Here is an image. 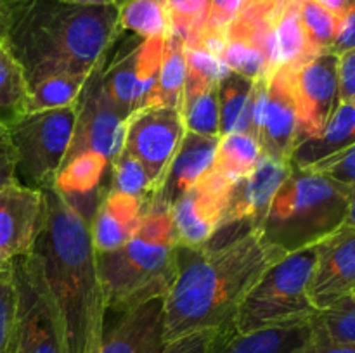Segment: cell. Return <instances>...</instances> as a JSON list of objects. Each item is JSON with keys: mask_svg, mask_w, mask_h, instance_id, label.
<instances>
[{"mask_svg": "<svg viewBox=\"0 0 355 353\" xmlns=\"http://www.w3.org/2000/svg\"><path fill=\"white\" fill-rule=\"evenodd\" d=\"M186 61L187 73L198 76L207 83H218L229 73L224 59L205 51L200 45L186 44Z\"/></svg>", "mask_w": 355, "mask_h": 353, "instance_id": "37", "label": "cell"}, {"mask_svg": "<svg viewBox=\"0 0 355 353\" xmlns=\"http://www.w3.org/2000/svg\"><path fill=\"white\" fill-rule=\"evenodd\" d=\"M104 57L87 76L85 85L80 92L76 102L78 113H76L75 135L66 156L94 152L107 163H113V159L123 149L127 116L118 109L116 104L104 90L103 78H101Z\"/></svg>", "mask_w": 355, "mask_h": 353, "instance_id": "10", "label": "cell"}, {"mask_svg": "<svg viewBox=\"0 0 355 353\" xmlns=\"http://www.w3.org/2000/svg\"><path fill=\"white\" fill-rule=\"evenodd\" d=\"M262 158L263 151L259 138L246 132H231L218 138L217 154L211 168L225 180L236 183L248 175Z\"/></svg>", "mask_w": 355, "mask_h": 353, "instance_id": "26", "label": "cell"}, {"mask_svg": "<svg viewBox=\"0 0 355 353\" xmlns=\"http://www.w3.org/2000/svg\"><path fill=\"white\" fill-rule=\"evenodd\" d=\"M175 248L172 208L149 201L141 225L121 248L96 253L107 314L165 296L175 277Z\"/></svg>", "mask_w": 355, "mask_h": 353, "instance_id": "4", "label": "cell"}, {"mask_svg": "<svg viewBox=\"0 0 355 353\" xmlns=\"http://www.w3.org/2000/svg\"><path fill=\"white\" fill-rule=\"evenodd\" d=\"M311 336L335 343H355V301L347 298L315 311L311 318Z\"/></svg>", "mask_w": 355, "mask_h": 353, "instance_id": "33", "label": "cell"}, {"mask_svg": "<svg viewBox=\"0 0 355 353\" xmlns=\"http://www.w3.org/2000/svg\"><path fill=\"white\" fill-rule=\"evenodd\" d=\"M68 3H76V6H118L120 0H62Z\"/></svg>", "mask_w": 355, "mask_h": 353, "instance_id": "47", "label": "cell"}, {"mask_svg": "<svg viewBox=\"0 0 355 353\" xmlns=\"http://www.w3.org/2000/svg\"><path fill=\"white\" fill-rule=\"evenodd\" d=\"M288 173L290 163L263 154L259 165L231 187L220 227L231 224H248L259 230L274 194L277 192Z\"/></svg>", "mask_w": 355, "mask_h": 353, "instance_id": "18", "label": "cell"}, {"mask_svg": "<svg viewBox=\"0 0 355 353\" xmlns=\"http://www.w3.org/2000/svg\"><path fill=\"white\" fill-rule=\"evenodd\" d=\"M279 258L257 230L218 244H177L175 277L165 294L166 341L234 324L243 298Z\"/></svg>", "mask_w": 355, "mask_h": 353, "instance_id": "2", "label": "cell"}, {"mask_svg": "<svg viewBox=\"0 0 355 353\" xmlns=\"http://www.w3.org/2000/svg\"><path fill=\"white\" fill-rule=\"evenodd\" d=\"M288 69L300 118V144L305 138L319 134L338 107V54L321 52L297 68Z\"/></svg>", "mask_w": 355, "mask_h": 353, "instance_id": "12", "label": "cell"}, {"mask_svg": "<svg viewBox=\"0 0 355 353\" xmlns=\"http://www.w3.org/2000/svg\"><path fill=\"white\" fill-rule=\"evenodd\" d=\"M44 208V192L16 180L0 189V262L31 251L38 234Z\"/></svg>", "mask_w": 355, "mask_h": 353, "instance_id": "15", "label": "cell"}, {"mask_svg": "<svg viewBox=\"0 0 355 353\" xmlns=\"http://www.w3.org/2000/svg\"><path fill=\"white\" fill-rule=\"evenodd\" d=\"M229 71L239 73L250 80L270 78L274 75L267 54L257 42L227 31V45L222 54Z\"/></svg>", "mask_w": 355, "mask_h": 353, "instance_id": "31", "label": "cell"}, {"mask_svg": "<svg viewBox=\"0 0 355 353\" xmlns=\"http://www.w3.org/2000/svg\"><path fill=\"white\" fill-rule=\"evenodd\" d=\"M350 196V187L322 172L290 165L257 232L279 256L314 248L345 225Z\"/></svg>", "mask_w": 355, "mask_h": 353, "instance_id": "5", "label": "cell"}, {"mask_svg": "<svg viewBox=\"0 0 355 353\" xmlns=\"http://www.w3.org/2000/svg\"><path fill=\"white\" fill-rule=\"evenodd\" d=\"M76 104L28 113L9 130L16 152L14 180L35 190L55 185L76 127Z\"/></svg>", "mask_w": 355, "mask_h": 353, "instance_id": "7", "label": "cell"}, {"mask_svg": "<svg viewBox=\"0 0 355 353\" xmlns=\"http://www.w3.org/2000/svg\"><path fill=\"white\" fill-rule=\"evenodd\" d=\"M120 31L118 6L28 0L3 44L30 87L52 75L89 76Z\"/></svg>", "mask_w": 355, "mask_h": 353, "instance_id": "3", "label": "cell"}, {"mask_svg": "<svg viewBox=\"0 0 355 353\" xmlns=\"http://www.w3.org/2000/svg\"><path fill=\"white\" fill-rule=\"evenodd\" d=\"M300 137V118L291 87L290 69L277 68L270 76L259 142L263 154L290 163Z\"/></svg>", "mask_w": 355, "mask_h": 353, "instance_id": "17", "label": "cell"}, {"mask_svg": "<svg viewBox=\"0 0 355 353\" xmlns=\"http://www.w3.org/2000/svg\"><path fill=\"white\" fill-rule=\"evenodd\" d=\"M291 353H355V343H335L309 334Z\"/></svg>", "mask_w": 355, "mask_h": 353, "instance_id": "42", "label": "cell"}, {"mask_svg": "<svg viewBox=\"0 0 355 353\" xmlns=\"http://www.w3.org/2000/svg\"><path fill=\"white\" fill-rule=\"evenodd\" d=\"M165 40L151 38L132 44L123 54L104 57L101 78L110 99L130 116L137 109L158 104V73Z\"/></svg>", "mask_w": 355, "mask_h": 353, "instance_id": "9", "label": "cell"}, {"mask_svg": "<svg viewBox=\"0 0 355 353\" xmlns=\"http://www.w3.org/2000/svg\"><path fill=\"white\" fill-rule=\"evenodd\" d=\"M263 2H272V3H284L286 0H263Z\"/></svg>", "mask_w": 355, "mask_h": 353, "instance_id": "50", "label": "cell"}, {"mask_svg": "<svg viewBox=\"0 0 355 353\" xmlns=\"http://www.w3.org/2000/svg\"><path fill=\"white\" fill-rule=\"evenodd\" d=\"M110 189L135 197H151L153 185L148 172L135 156L121 149L111 163Z\"/></svg>", "mask_w": 355, "mask_h": 353, "instance_id": "34", "label": "cell"}, {"mask_svg": "<svg viewBox=\"0 0 355 353\" xmlns=\"http://www.w3.org/2000/svg\"><path fill=\"white\" fill-rule=\"evenodd\" d=\"M16 289L10 269L0 272V353H12Z\"/></svg>", "mask_w": 355, "mask_h": 353, "instance_id": "36", "label": "cell"}, {"mask_svg": "<svg viewBox=\"0 0 355 353\" xmlns=\"http://www.w3.org/2000/svg\"><path fill=\"white\" fill-rule=\"evenodd\" d=\"M218 138L186 132L165 175L151 194V201L172 208L179 197L196 185L214 166Z\"/></svg>", "mask_w": 355, "mask_h": 353, "instance_id": "19", "label": "cell"}, {"mask_svg": "<svg viewBox=\"0 0 355 353\" xmlns=\"http://www.w3.org/2000/svg\"><path fill=\"white\" fill-rule=\"evenodd\" d=\"M26 2L28 0H0V42L7 37L14 19Z\"/></svg>", "mask_w": 355, "mask_h": 353, "instance_id": "45", "label": "cell"}, {"mask_svg": "<svg viewBox=\"0 0 355 353\" xmlns=\"http://www.w3.org/2000/svg\"><path fill=\"white\" fill-rule=\"evenodd\" d=\"M151 197H135L114 192L107 187L90 218V232L96 253L121 248L141 225Z\"/></svg>", "mask_w": 355, "mask_h": 353, "instance_id": "20", "label": "cell"}, {"mask_svg": "<svg viewBox=\"0 0 355 353\" xmlns=\"http://www.w3.org/2000/svg\"><path fill=\"white\" fill-rule=\"evenodd\" d=\"M14 168H16V152H14L9 132L6 128H0V189L14 182Z\"/></svg>", "mask_w": 355, "mask_h": 353, "instance_id": "43", "label": "cell"}, {"mask_svg": "<svg viewBox=\"0 0 355 353\" xmlns=\"http://www.w3.org/2000/svg\"><path fill=\"white\" fill-rule=\"evenodd\" d=\"M355 293V227L343 225L315 246V265L309 298L315 310H324Z\"/></svg>", "mask_w": 355, "mask_h": 353, "instance_id": "14", "label": "cell"}, {"mask_svg": "<svg viewBox=\"0 0 355 353\" xmlns=\"http://www.w3.org/2000/svg\"><path fill=\"white\" fill-rule=\"evenodd\" d=\"M173 21V33L184 38L186 44L193 42L203 30L208 17L210 0H166Z\"/></svg>", "mask_w": 355, "mask_h": 353, "instance_id": "35", "label": "cell"}, {"mask_svg": "<svg viewBox=\"0 0 355 353\" xmlns=\"http://www.w3.org/2000/svg\"><path fill=\"white\" fill-rule=\"evenodd\" d=\"M214 168L172 206L177 244L205 246L224 221L231 187Z\"/></svg>", "mask_w": 355, "mask_h": 353, "instance_id": "13", "label": "cell"}, {"mask_svg": "<svg viewBox=\"0 0 355 353\" xmlns=\"http://www.w3.org/2000/svg\"><path fill=\"white\" fill-rule=\"evenodd\" d=\"M350 300H354V301H355V293L352 294V296H350Z\"/></svg>", "mask_w": 355, "mask_h": 353, "instance_id": "51", "label": "cell"}, {"mask_svg": "<svg viewBox=\"0 0 355 353\" xmlns=\"http://www.w3.org/2000/svg\"><path fill=\"white\" fill-rule=\"evenodd\" d=\"M311 318L284 322L245 334L236 331L234 324L227 325L218 329L207 353H291L311 334Z\"/></svg>", "mask_w": 355, "mask_h": 353, "instance_id": "21", "label": "cell"}, {"mask_svg": "<svg viewBox=\"0 0 355 353\" xmlns=\"http://www.w3.org/2000/svg\"><path fill=\"white\" fill-rule=\"evenodd\" d=\"M44 192L31 246L61 324L64 353H94L106 331L107 307L97 273L90 217L58 187Z\"/></svg>", "mask_w": 355, "mask_h": 353, "instance_id": "1", "label": "cell"}, {"mask_svg": "<svg viewBox=\"0 0 355 353\" xmlns=\"http://www.w3.org/2000/svg\"><path fill=\"white\" fill-rule=\"evenodd\" d=\"M186 132L180 111L165 104L141 107L127 118L123 149L142 163L151 179L153 192L165 175Z\"/></svg>", "mask_w": 355, "mask_h": 353, "instance_id": "11", "label": "cell"}, {"mask_svg": "<svg viewBox=\"0 0 355 353\" xmlns=\"http://www.w3.org/2000/svg\"><path fill=\"white\" fill-rule=\"evenodd\" d=\"M315 2L321 3V6H324L326 9H329L333 14H336L338 17H342V16H345L350 9H352L355 0H315Z\"/></svg>", "mask_w": 355, "mask_h": 353, "instance_id": "46", "label": "cell"}, {"mask_svg": "<svg viewBox=\"0 0 355 353\" xmlns=\"http://www.w3.org/2000/svg\"><path fill=\"white\" fill-rule=\"evenodd\" d=\"M315 265V246L281 256L248 291L234 317L241 334L284 322L311 318L315 308L309 298V282Z\"/></svg>", "mask_w": 355, "mask_h": 353, "instance_id": "6", "label": "cell"}, {"mask_svg": "<svg viewBox=\"0 0 355 353\" xmlns=\"http://www.w3.org/2000/svg\"><path fill=\"white\" fill-rule=\"evenodd\" d=\"M217 332L218 329L191 332V334L170 341L162 353H207Z\"/></svg>", "mask_w": 355, "mask_h": 353, "instance_id": "40", "label": "cell"}, {"mask_svg": "<svg viewBox=\"0 0 355 353\" xmlns=\"http://www.w3.org/2000/svg\"><path fill=\"white\" fill-rule=\"evenodd\" d=\"M345 225H352V227H355V189H352V196H350L349 213H347Z\"/></svg>", "mask_w": 355, "mask_h": 353, "instance_id": "48", "label": "cell"}, {"mask_svg": "<svg viewBox=\"0 0 355 353\" xmlns=\"http://www.w3.org/2000/svg\"><path fill=\"white\" fill-rule=\"evenodd\" d=\"M10 269V263H3L0 262V272H6V270Z\"/></svg>", "mask_w": 355, "mask_h": 353, "instance_id": "49", "label": "cell"}, {"mask_svg": "<svg viewBox=\"0 0 355 353\" xmlns=\"http://www.w3.org/2000/svg\"><path fill=\"white\" fill-rule=\"evenodd\" d=\"M180 114L191 134L220 137V106H218V83H207L187 73Z\"/></svg>", "mask_w": 355, "mask_h": 353, "instance_id": "23", "label": "cell"}, {"mask_svg": "<svg viewBox=\"0 0 355 353\" xmlns=\"http://www.w3.org/2000/svg\"><path fill=\"white\" fill-rule=\"evenodd\" d=\"M121 31H130L142 40H166L173 35V21L166 0H125L118 3Z\"/></svg>", "mask_w": 355, "mask_h": 353, "instance_id": "24", "label": "cell"}, {"mask_svg": "<svg viewBox=\"0 0 355 353\" xmlns=\"http://www.w3.org/2000/svg\"><path fill=\"white\" fill-rule=\"evenodd\" d=\"M255 80L229 71L218 82L220 135L231 132L252 134V92Z\"/></svg>", "mask_w": 355, "mask_h": 353, "instance_id": "25", "label": "cell"}, {"mask_svg": "<svg viewBox=\"0 0 355 353\" xmlns=\"http://www.w3.org/2000/svg\"><path fill=\"white\" fill-rule=\"evenodd\" d=\"M309 170H318V172L328 175L329 179L336 180V182L343 183L350 189H355V144Z\"/></svg>", "mask_w": 355, "mask_h": 353, "instance_id": "38", "label": "cell"}, {"mask_svg": "<svg viewBox=\"0 0 355 353\" xmlns=\"http://www.w3.org/2000/svg\"><path fill=\"white\" fill-rule=\"evenodd\" d=\"M245 0H210L208 17L203 30L227 35V28L238 17ZM201 30V31H203Z\"/></svg>", "mask_w": 355, "mask_h": 353, "instance_id": "39", "label": "cell"}, {"mask_svg": "<svg viewBox=\"0 0 355 353\" xmlns=\"http://www.w3.org/2000/svg\"><path fill=\"white\" fill-rule=\"evenodd\" d=\"M340 102L355 99V48L338 54Z\"/></svg>", "mask_w": 355, "mask_h": 353, "instance_id": "41", "label": "cell"}, {"mask_svg": "<svg viewBox=\"0 0 355 353\" xmlns=\"http://www.w3.org/2000/svg\"><path fill=\"white\" fill-rule=\"evenodd\" d=\"M116 324L104 331L94 353H162L165 336V296H155L121 311Z\"/></svg>", "mask_w": 355, "mask_h": 353, "instance_id": "16", "label": "cell"}, {"mask_svg": "<svg viewBox=\"0 0 355 353\" xmlns=\"http://www.w3.org/2000/svg\"><path fill=\"white\" fill-rule=\"evenodd\" d=\"M28 114V83L19 62L0 42V128L7 132Z\"/></svg>", "mask_w": 355, "mask_h": 353, "instance_id": "27", "label": "cell"}, {"mask_svg": "<svg viewBox=\"0 0 355 353\" xmlns=\"http://www.w3.org/2000/svg\"><path fill=\"white\" fill-rule=\"evenodd\" d=\"M352 48H355V3L345 16L340 17V26L335 45H333V52L342 54V52L352 51Z\"/></svg>", "mask_w": 355, "mask_h": 353, "instance_id": "44", "label": "cell"}, {"mask_svg": "<svg viewBox=\"0 0 355 353\" xmlns=\"http://www.w3.org/2000/svg\"><path fill=\"white\" fill-rule=\"evenodd\" d=\"M355 144V99L342 100L319 134L302 141L290 156V165L309 170Z\"/></svg>", "mask_w": 355, "mask_h": 353, "instance_id": "22", "label": "cell"}, {"mask_svg": "<svg viewBox=\"0 0 355 353\" xmlns=\"http://www.w3.org/2000/svg\"><path fill=\"white\" fill-rule=\"evenodd\" d=\"M16 289L12 353H64L61 324L37 258L31 253L10 262Z\"/></svg>", "mask_w": 355, "mask_h": 353, "instance_id": "8", "label": "cell"}, {"mask_svg": "<svg viewBox=\"0 0 355 353\" xmlns=\"http://www.w3.org/2000/svg\"><path fill=\"white\" fill-rule=\"evenodd\" d=\"M87 76L52 75L28 87V113L73 106L78 102Z\"/></svg>", "mask_w": 355, "mask_h": 353, "instance_id": "30", "label": "cell"}, {"mask_svg": "<svg viewBox=\"0 0 355 353\" xmlns=\"http://www.w3.org/2000/svg\"><path fill=\"white\" fill-rule=\"evenodd\" d=\"M187 82L186 42L173 33L163 44V55L158 73V104L180 111Z\"/></svg>", "mask_w": 355, "mask_h": 353, "instance_id": "29", "label": "cell"}, {"mask_svg": "<svg viewBox=\"0 0 355 353\" xmlns=\"http://www.w3.org/2000/svg\"><path fill=\"white\" fill-rule=\"evenodd\" d=\"M274 38L279 68H297L315 55L298 14V0H286L274 23Z\"/></svg>", "mask_w": 355, "mask_h": 353, "instance_id": "28", "label": "cell"}, {"mask_svg": "<svg viewBox=\"0 0 355 353\" xmlns=\"http://www.w3.org/2000/svg\"><path fill=\"white\" fill-rule=\"evenodd\" d=\"M298 14L314 54L333 52L340 17L315 0H298Z\"/></svg>", "mask_w": 355, "mask_h": 353, "instance_id": "32", "label": "cell"}]
</instances>
